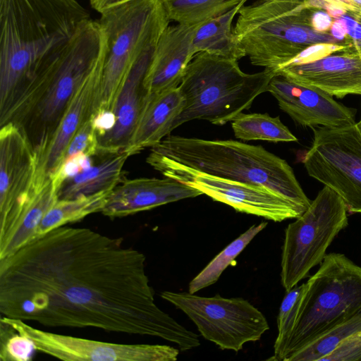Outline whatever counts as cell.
I'll list each match as a JSON object with an SVG mask.
<instances>
[{"label": "cell", "mask_w": 361, "mask_h": 361, "mask_svg": "<svg viewBox=\"0 0 361 361\" xmlns=\"http://www.w3.org/2000/svg\"><path fill=\"white\" fill-rule=\"evenodd\" d=\"M359 123H360V126H361V120H360V121Z\"/></svg>", "instance_id": "obj_40"}, {"label": "cell", "mask_w": 361, "mask_h": 361, "mask_svg": "<svg viewBox=\"0 0 361 361\" xmlns=\"http://www.w3.org/2000/svg\"><path fill=\"white\" fill-rule=\"evenodd\" d=\"M155 47L145 52L128 75L113 109L114 125L99 138L98 155L116 154L128 145L147 97L143 82Z\"/></svg>", "instance_id": "obj_20"}, {"label": "cell", "mask_w": 361, "mask_h": 361, "mask_svg": "<svg viewBox=\"0 0 361 361\" xmlns=\"http://www.w3.org/2000/svg\"><path fill=\"white\" fill-rule=\"evenodd\" d=\"M245 3L243 1L231 9L200 23L193 39L195 54L206 51L236 61L245 56L236 41L233 27L235 17Z\"/></svg>", "instance_id": "obj_24"}, {"label": "cell", "mask_w": 361, "mask_h": 361, "mask_svg": "<svg viewBox=\"0 0 361 361\" xmlns=\"http://www.w3.org/2000/svg\"><path fill=\"white\" fill-rule=\"evenodd\" d=\"M103 157L97 164L67 179L60 188L59 199L113 190L122 180L123 166L130 156L124 150Z\"/></svg>", "instance_id": "obj_23"}, {"label": "cell", "mask_w": 361, "mask_h": 361, "mask_svg": "<svg viewBox=\"0 0 361 361\" xmlns=\"http://www.w3.org/2000/svg\"><path fill=\"white\" fill-rule=\"evenodd\" d=\"M347 212L340 195L324 185L307 209L288 225L281 262V281L286 291L322 263L329 245L348 226Z\"/></svg>", "instance_id": "obj_9"}, {"label": "cell", "mask_w": 361, "mask_h": 361, "mask_svg": "<svg viewBox=\"0 0 361 361\" xmlns=\"http://www.w3.org/2000/svg\"><path fill=\"white\" fill-rule=\"evenodd\" d=\"M98 154V133L92 117H91L81 126L71 140L63 155L61 164L64 161L80 155L91 157Z\"/></svg>", "instance_id": "obj_32"}, {"label": "cell", "mask_w": 361, "mask_h": 361, "mask_svg": "<svg viewBox=\"0 0 361 361\" xmlns=\"http://www.w3.org/2000/svg\"><path fill=\"white\" fill-rule=\"evenodd\" d=\"M59 188L51 176L41 182L11 228L0 235V259L11 255L35 238L40 222L59 199Z\"/></svg>", "instance_id": "obj_22"}, {"label": "cell", "mask_w": 361, "mask_h": 361, "mask_svg": "<svg viewBox=\"0 0 361 361\" xmlns=\"http://www.w3.org/2000/svg\"><path fill=\"white\" fill-rule=\"evenodd\" d=\"M165 177L195 188L215 201L239 212L281 222L296 219L306 210L265 186L225 179L188 169L170 167L159 171Z\"/></svg>", "instance_id": "obj_14"}, {"label": "cell", "mask_w": 361, "mask_h": 361, "mask_svg": "<svg viewBox=\"0 0 361 361\" xmlns=\"http://www.w3.org/2000/svg\"><path fill=\"white\" fill-rule=\"evenodd\" d=\"M273 76L267 69L246 73L240 69L238 61L198 52L187 66L178 86L185 103L172 130L197 119L219 126L232 121L249 109L259 94L267 92Z\"/></svg>", "instance_id": "obj_7"}, {"label": "cell", "mask_w": 361, "mask_h": 361, "mask_svg": "<svg viewBox=\"0 0 361 361\" xmlns=\"http://www.w3.org/2000/svg\"><path fill=\"white\" fill-rule=\"evenodd\" d=\"M106 38L98 106L93 116L112 113L131 68L156 47L170 20L162 0H133L100 13Z\"/></svg>", "instance_id": "obj_8"}, {"label": "cell", "mask_w": 361, "mask_h": 361, "mask_svg": "<svg viewBox=\"0 0 361 361\" xmlns=\"http://www.w3.org/2000/svg\"><path fill=\"white\" fill-rule=\"evenodd\" d=\"M350 47H354L353 44L348 42L344 43H317L312 44L307 48H305L303 51H302L299 54H298L295 58L288 61L287 63L283 65V66L279 68L278 69L283 68L287 66L291 65H298L311 63L321 59H323L329 55H331L334 53L341 51L343 50L349 49ZM276 69V70H278ZM274 71V73L276 71ZM273 73V74H274Z\"/></svg>", "instance_id": "obj_33"}, {"label": "cell", "mask_w": 361, "mask_h": 361, "mask_svg": "<svg viewBox=\"0 0 361 361\" xmlns=\"http://www.w3.org/2000/svg\"><path fill=\"white\" fill-rule=\"evenodd\" d=\"M358 332L345 338L322 361L361 360V335Z\"/></svg>", "instance_id": "obj_34"}, {"label": "cell", "mask_w": 361, "mask_h": 361, "mask_svg": "<svg viewBox=\"0 0 361 361\" xmlns=\"http://www.w3.org/2000/svg\"><path fill=\"white\" fill-rule=\"evenodd\" d=\"M170 20L196 25L219 16L247 0H162Z\"/></svg>", "instance_id": "obj_28"}, {"label": "cell", "mask_w": 361, "mask_h": 361, "mask_svg": "<svg viewBox=\"0 0 361 361\" xmlns=\"http://www.w3.org/2000/svg\"><path fill=\"white\" fill-rule=\"evenodd\" d=\"M275 75L340 99L348 94L361 95V54L350 47L311 63L284 66Z\"/></svg>", "instance_id": "obj_16"}, {"label": "cell", "mask_w": 361, "mask_h": 361, "mask_svg": "<svg viewBox=\"0 0 361 361\" xmlns=\"http://www.w3.org/2000/svg\"><path fill=\"white\" fill-rule=\"evenodd\" d=\"M358 333L361 335V331H360Z\"/></svg>", "instance_id": "obj_39"}, {"label": "cell", "mask_w": 361, "mask_h": 361, "mask_svg": "<svg viewBox=\"0 0 361 361\" xmlns=\"http://www.w3.org/2000/svg\"><path fill=\"white\" fill-rule=\"evenodd\" d=\"M0 321L31 340L37 351L62 360L175 361L179 354L169 345L114 343L45 331L2 315Z\"/></svg>", "instance_id": "obj_12"}, {"label": "cell", "mask_w": 361, "mask_h": 361, "mask_svg": "<svg viewBox=\"0 0 361 361\" xmlns=\"http://www.w3.org/2000/svg\"><path fill=\"white\" fill-rule=\"evenodd\" d=\"M199 25L177 23L163 31L143 82L147 96L179 86L196 54L193 39Z\"/></svg>", "instance_id": "obj_18"}, {"label": "cell", "mask_w": 361, "mask_h": 361, "mask_svg": "<svg viewBox=\"0 0 361 361\" xmlns=\"http://www.w3.org/2000/svg\"><path fill=\"white\" fill-rule=\"evenodd\" d=\"M185 103L179 87L147 96L125 150L133 156L159 143L172 131V126Z\"/></svg>", "instance_id": "obj_21"}, {"label": "cell", "mask_w": 361, "mask_h": 361, "mask_svg": "<svg viewBox=\"0 0 361 361\" xmlns=\"http://www.w3.org/2000/svg\"><path fill=\"white\" fill-rule=\"evenodd\" d=\"M37 350L31 340L20 334L8 324L0 321V360L27 361Z\"/></svg>", "instance_id": "obj_30"}, {"label": "cell", "mask_w": 361, "mask_h": 361, "mask_svg": "<svg viewBox=\"0 0 361 361\" xmlns=\"http://www.w3.org/2000/svg\"><path fill=\"white\" fill-rule=\"evenodd\" d=\"M343 8L348 12L361 15V0H324Z\"/></svg>", "instance_id": "obj_38"}, {"label": "cell", "mask_w": 361, "mask_h": 361, "mask_svg": "<svg viewBox=\"0 0 361 361\" xmlns=\"http://www.w3.org/2000/svg\"><path fill=\"white\" fill-rule=\"evenodd\" d=\"M334 20L326 11L315 8L311 16V26L317 32H329Z\"/></svg>", "instance_id": "obj_35"}, {"label": "cell", "mask_w": 361, "mask_h": 361, "mask_svg": "<svg viewBox=\"0 0 361 361\" xmlns=\"http://www.w3.org/2000/svg\"><path fill=\"white\" fill-rule=\"evenodd\" d=\"M360 314L361 267L343 254H328L305 283L291 330L269 360L288 361L330 329Z\"/></svg>", "instance_id": "obj_6"}, {"label": "cell", "mask_w": 361, "mask_h": 361, "mask_svg": "<svg viewBox=\"0 0 361 361\" xmlns=\"http://www.w3.org/2000/svg\"><path fill=\"white\" fill-rule=\"evenodd\" d=\"M104 59L99 63L71 99L44 154L39 169L50 176L59 169L65 152L81 126L95 113L99 99Z\"/></svg>", "instance_id": "obj_19"}, {"label": "cell", "mask_w": 361, "mask_h": 361, "mask_svg": "<svg viewBox=\"0 0 361 361\" xmlns=\"http://www.w3.org/2000/svg\"><path fill=\"white\" fill-rule=\"evenodd\" d=\"M361 331V314L341 323L292 355L288 361H322L345 338Z\"/></svg>", "instance_id": "obj_29"}, {"label": "cell", "mask_w": 361, "mask_h": 361, "mask_svg": "<svg viewBox=\"0 0 361 361\" xmlns=\"http://www.w3.org/2000/svg\"><path fill=\"white\" fill-rule=\"evenodd\" d=\"M314 9L308 0H255L240 8L233 33L250 63L273 73L312 44L348 42L314 30Z\"/></svg>", "instance_id": "obj_5"}, {"label": "cell", "mask_w": 361, "mask_h": 361, "mask_svg": "<svg viewBox=\"0 0 361 361\" xmlns=\"http://www.w3.org/2000/svg\"><path fill=\"white\" fill-rule=\"evenodd\" d=\"M0 129V235L8 231L47 176L25 131L13 123Z\"/></svg>", "instance_id": "obj_13"}, {"label": "cell", "mask_w": 361, "mask_h": 361, "mask_svg": "<svg viewBox=\"0 0 361 361\" xmlns=\"http://www.w3.org/2000/svg\"><path fill=\"white\" fill-rule=\"evenodd\" d=\"M146 161L157 171L177 167L263 185L305 210L311 203L287 161L260 145L169 135L151 148Z\"/></svg>", "instance_id": "obj_4"}, {"label": "cell", "mask_w": 361, "mask_h": 361, "mask_svg": "<svg viewBox=\"0 0 361 361\" xmlns=\"http://www.w3.org/2000/svg\"><path fill=\"white\" fill-rule=\"evenodd\" d=\"M133 0H90L91 6L99 13Z\"/></svg>", "instance_id": "obj_37"}, {"label": "cell", "mask_w": 361, "mask_h": 361, "mask_svg": "<svg viewBox=\"0 0 361 361\" xmlns=\"http://www.w3.org/2000/svg\"><path fill=\"white\" fill-rule=\"evenodd\" d=\"M304 166L312 178L331 188L347 211L361 214V126L314 127Z\"/></svg>", "instance_id": "obj_11"}, {"label": "cell", "mask_w": 361, "mask_h": 361, "mask_svg": "<svg viewBox=\"0 0 361 361\" xmlns=\"http://www.w3.org/2000/svg\"><path fill=\"white\" fill-rule=\"evenodd\" d=\"M145 261L123 238L55 228L0 259L1 315L154 336L182 351L198 347L199 336L156 304Z\"/></svg>", "instance_id": "obj_1"}, {"label": "cell", "mask_w": 361, "mask_h": 361, "mask_svg": "<svg viewBox=\"0 0 361 361\" xmlns=\"http://www.w3.org/2000/svg\"><path fill=\"white\" fill-rule=\"evenodd\" d=\"M267 92L275 97L280 109L302 126L340 128L355 123L356 109L337 102L319 89L283 75L271 78Z\"/></svg>", "instance_id": "obj_15"}, {"label": "cell", "mask_w": 361, "mask_h": 361, "mask_svg": "<svg viewBox=\"0 0 361 361\" xmlns=\"http://www.w3.org/2000/svg\"><path fill=\"white\" fill-rule=\"evenodd\" d=\"M90 19L77 0H0V109Z\"/></svg>", "instance_id": "obj_3"}, {"label": "cell", "mask_w": 361, "mask_h": 361, "mask_svg": "<svg viewBox=\"0 0 361 361\" xmlns=\"http://www.w3.org/2000/svg\"><path fill=\"white\" fill-rule=\"evenodd\" d=\"M329 33L334 39L338 42H352L348 36L345 25L340 18L334 20L329 30Z\"/></svg>", "instance_id": "obj_36"}, {"label": "cell", "mask_w": 361, "mask_h": 361, "mask_svg": "<svg viewBox=\"0 0 361 361\" xmlns=\"http://www.w3.org/2000/svg\"><path fill=\"white\" fill-rule=\"evenodd\" d=\"M235 137L250 140H266L273 142H295L298 138L281 121L279 116L268 114L241 113L231 121Z\"/></svg>", "instance_id": "obj_26"}, {"label": "cell", "mask_w": 361, "mask_h": 361, "mask_svg": "<svg viewBox=\"0 0 361 361\" xmlns=\"http://www.w3.org/2000/svg\"><path fill=\"white\" fill-rule=\"evenodd\" d=\"M111 191L73 199H58L40 222L35 238L55 228L80 221L92 214L102 212Z\"/></svg>", "instance_id": "obj_25"}, {"label": "cell", "mask_w": 361, "mask_h": 361, "mask_svg": "<svg viewBox=\"0 0 361 361\" xmlns=\"http://www.w3.org/2000/svg\"><path fill=\"white\" fill-rule=\"evenodd\" d=\"M106 52L105 32L98 20L90 18L0 109V126L17 125L36 152L44 154L73 95Z\"/></svg>", "instance_id": "obj_2"}, {"label": "cell", "mask_w": 361, "mask_h": 361, "mask_svg": "<svg viewBox=\"0 0 361 361\" xmlns=\"http://www.w3.org/2000/svg\"><path fill=\"white\" fill-rule=\"evenodd\" d=\"M160 296L184 312L204 338L222 350L238 352L269 329L263 313L242 298H226L219 294L202 297L169 290L162 291Z\"/></svg>", "instance_id": "obj_10"}, {"label": "cell", "mask_w": 361, "mask_h": 361, "mask_svg": "<svg viewBox=\"0 0 361 361\" xmlns=\"http://www.w3.org/2000/svg\"><path fill=\"white\" fill-rule=\"evenodd\" d=\"M304 288L305 283L286 291L277 317L278 334L274 344V351L283 345L291 330Z\"/></svg>", "instance_id": "obj_31"}, {"label": "cell", "mask_w": 361, "mask_h": 361, "mask_svg": "<svg viewBox=\"0 0 361 361\" xmlns=\"http://www.w3.org/2000/svg\"><path fill=\"white\" fill-rule=\"evenodd\" d=\"M201 195L199 190L165 176L122 179L111 192L102 214L111 219L124 217Z\"/></svg>", "instance_id": "obj_17"}, {"label": "cell", "mask_w": 361, "mask_h": 361, "mask_svg": "<svg viewBox=\"0 0 361 361\" xmlns=\"http://www.w3.org/2000/svg\"><path fill=\"white\" fill-rule=\"evenodd\" d=\"M267 221H262L259 224H255L229 243L192 279L188 285V292L196 293L199 290L215 283L224 270L231 264H233L235 258L253 238L267 227Z\"/></svg>", "instance_id": "obj_27"}]
</instances>
